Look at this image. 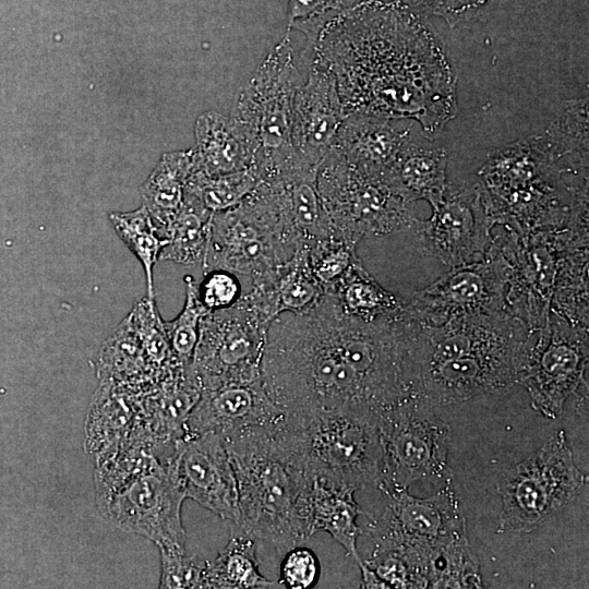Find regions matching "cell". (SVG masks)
<instances>
[{
	"label": "cell",
	"instance_id": "cell-40",
	"mask_svg": "<svg viewBox=\"0 0 589 589\" xmlns=\"http://www.w3.org/2000/svg\"><path fill=\"white\" fill-rule=\"evenodd\" d=\"M160 553L159 588H205V569L208 561L189 556L185 552Z\"/></svg>",
	"mask_w": 589,
	"mask_h": 589
},
{
	"label": "cell",
	"instance_id": "cell-44",
	"mask_svg": "<svg viewBox=\"0 0 589 589\" xmlns=\"http://www.w3.org/2000/svg\"><path fill=\"white\" fill-rule=\"evenodd\" d=\"M361 572V587L368 589L388 588L387 585L369 567L364 564L363 560L358 565Z\"/></svg>",
	"mask_w": 589,
	"mask_h": 589
},
{
	"label": "cell",
	"instance_id": "cell-38",
	"mask_svg": "<svg viewBox=\"0 0 589 589\" xmlns=\"http://www.w3.org/2000/svg\"><path fill=\"white\" fill-rule=\"evenodd\" d=\"M356 244L336 236L309 244L310 265L324 291L335 286L358 257Z\"/></svg>",
	"mask_w": 589,
	"mask_h": 589
},
{
	"label": "cell",
	"instance_id": "cell-17",
	"mask_svg": "<svg viewBox=\"0 0 589 589\" xmlns=\"http://www.w3.org/2000/svg\"><path fill=\"white\" fill-rule=\"evenodd\" d=\"M285 421L286 416L268 397L262 377L226 382L201 388L183 435L214 432L228 441L277 429Z\"/></svg>",
	"mask_w": 589,
	"mask_h": 589
},
{
	"label": "cell",
	"instance_id": "cell-5",
	"mask_svg": "<svg viewBox=\"0 0 589 589\" xmlns=\"http://www.w3.org/2000/svg\"><path fill=\"white\" fill-rule=\"evenodd\" d=\"M173 453L128 445L96 462V502L119 529L153 541L159 551L185 552L181 508L187 498Z\"/></svg>",
	"mask_w": 589,
	"mask_h": 589
},
{
	"label": "cell",
	"instance_id": "cell-22",
	"mask_svg": "<svg viewBox=\"0 0 589 589\" xmlns=\"http://www.w3.org/2000/svg\"><path fill=\"white\" fill-rule=\"evenodd\" d=\"M142 389L99 382L85 423V447L96 462L134 441L142 429Z\"/></svg>",
	"mask_w": 589,
	"mask_h": 589
},
{
	"label": "cell",
	"instance_id": "cell-7",
	"mask_svg": "<svg viewBox=\"0 0 589 589\" xmlns=\"http://www.w3.org/2000/svg\"><path fill=\"white\" fill-rule=\"evenodd\" d=\"M302 82L287 32L259 64L230 113L257 145L254 166L261 181L313 167L297 155L291 144L293 101Z\"/></svg>",
	"mask_w": 589,
	"mask_h": 589
},
{
	"label": "cell",
	"instance_id": "cell-2",
	"mask_svg": "<svg viewBox=\"0 0 589 589\" xmlns=\"http://www.w3.org/2000/svg\"><path fill=\"white\" fill-rule=\"evenodd\" d=\"M587 164L588 110L568 103L542 135L492 152L477 185L496 223H560L587 209L588 182L568 184L564 178Z\"/></svg>",
	"mask_w": 589,
	"mask_h": 589
},
{
	"label": "cell",
	"instance_id": "cell-31",
	"mask_svg": "<svg viewBox=\"0 0 589 589\" xmlns=\"http://www.w3.org/2000/svg\"><path fill=\"white\" fill-rule=\"evenodd\" d=\"M109 220L131 253L141 263L146 280V297L155 299L153 269L167 241L159 235L154 221L142 204L131 212H113Z\"/></svg>",
	"mask_w": 589,
	"mask_h": 589
},
{
	"label": "cell",
	"instance_id": "cell-32",
	"mask_svg": "<svg viewBox=\"0 0 589 589\" xmlns=\"http://www.w3.org/2000/svg\"><path fill=\"white\" fill-rule=\"evenodd\" d=\"M428 588H481L482 577L467 533L436 548L426 561Z\"/></svg>",
	"mask_w": 589,
	"mask_h": 589
},
{
	"label": "cell",
	"instance_id": "cell-11",
	"mask_svg": "<svg viewBox=\"0 0 589 589\" xmlns=\"http://www.w3.org/2000/svg\"><path fill=\"white\" fill-rule=\"evenodd\" d=\"M287 423L299 431L311 471L330 476L357 490L380 482L382 448L376 413L338 409Z\"/></svg>",
	"mask_w": 589,
	"mask_h": 589
},
{
	"label": "cell",
	"instance_id": "cell-16",
	"mask_svg": "<svg viewBox=\"0 0 589 589\" xmlns=\"http://www.w3.org/2000/svg\"><path fill=\"white\" fill-rule=\"evenodd\" d=\"M495 219L479 187L446 191L441 205L428 220L411 227L421 237L424 249L449 267L472 263L485 256Z\"/></svg>",
	"mask_w": 589,
	"mask_h": 589
},
{
	"label": "cell",
	"instance_id": "cell-34",
	"mask_svg": "<svg viewBox=\"0 0 589 589\" xmlns=\"http://www.w3.org/2000/svg\"><path fill=\"white\" fill-rule=\"evenodd\" d=\"M278 312L301 313L310 310L324 293L315 278L309 259V244L278 266L274 281Z\"/></svg>",
	"mask_w": 589,
	"mask_h": 589
},
{
	"label": "cell",
	"instance_id": "cell-36",
	"mask_svg": "<svg viewBox=\"0 0 589 589\" xmlns=\"http://www.w3.org/2000/svg\"><path fill=\"white\" fill-rule=\"evenodd\" d=\"M185 300L181 312L171 321H164L170 349L183 365H191L200 335V324L207 313L199 300L196 281L185 275Z\"/></svg>",
	"mask_w": 589,
	"mask_h": 589
},
{
	"label": "cell",
	"instance_id": "cell-42",
	"mask_svg": "<svg viewBox=\"0 0 589 589\" xmlns=\"http://www.w3.org/2000/svg\"><path fill=\"white\" fill-rule=\"evenodd\" d=\"M279 575L284 588H313L320 579L321 563L311 549L296 545L284 553Z\"/></svg>",
	"mask_w": 589,
	"mask_h": 589
},
{
	"label": "cell",
	"instance_id": "cell-29",
	"mask_svg": "<svg viewBox=\"0 0 589 589\" xmlns=\"http://www.w3.org/2000/svg\"><path fill=\"white\" fill-rule=\"evenodd\" d=\"M326 291L336 297L346 313L366 321L396 317L405 305L369 275L358 257L342 278Z\"/></svg>",
	"mask_w": 589,
	"mask_h": 589
},
{
	"label": "cell",
	"instance_id": "cell-20",
	"mask_svg": "<svg viewBox=\"0 0 589 589\" xmlns=\"http://www.w3.org/2000/svg\"><path fill=\"white\" fill-rule=\"evenodd\" d=\"M356 491L354 486L330 476L311 471L301 497L300 519L304 539L320 531L327 532L359 565L362 558L357 541L363 533L357 521L361 509Z\"/></svg>",
	"mask_w": 589,
	"mask_h": 589
},
{
	"label": "cell",
	"instance_id": "cell-9",
	"mask_svg": "<svg viewBox=\"0 0 589 589\" xmlns=\"http://www.w3.org/2000/svg\"><path fill=\"white\" fill-rule=\"evenodd\" d=\"M564 430L556 431L501 483L498 533L530 532L560 512L586 484Z\"/></svg>",
	"mask_w": 589,
	"mask_h": 589
},
{
	"label": "cell",
	"instance_id": "cell-1",
	"mask_svg": "<svg viewBox=\"0 0 589 589\" xmlns=\"http://www.w3.org/2000/svg\"><path fill=\"white\" fill-rule=\"evenodd\" d=\"M308 48L333 72L346 116L413 120L433 134L456 115V81L440 41L399 4L345 7Z\"/></svg>",
	"mask_w": 589,
	"mask_h": 589
},
{
	"label": "cell",
	"instance_id": "cell-8",
	"mask_svg": "<svg viewBox=\"0 0 589 589\" xmlns=\"http://www.w3.org/2000/svg\"><path fill=\"white\" fill-rule=\"evenodd\" d=\"M333 235L351 242L411 228L413 203L392 177L366 173L329 149L316 170Z\"/></svg>",
	"mask_w": 589,
	"mask_h": 589
},
{
	"label": "cell",
	"instance_id": "cell-30",
	"mask_svg": "<svg viewBox=\"0 0 589 589\" xmlns=\"http://www.w3.org/2000/svg\"><path fill=\"white\" fill-rule=\"evenodd\" d=\"M213 213L184 193L183 203L164 232L167 241L159 261L190 265L202 263L211 237Z\"/></svg>",
	"mask_w": 589,
	"mask_h": 589
},
{
	"label": "cell",
	"instance_id": "cell-6",
	"mask_svg": "<svg viewBox=\"0 0 589 589\" xmlns=\"http://www.w3.org/2000/svg\"><path fill=\"white\" fill-rule=\"evenodd\" d=\"M302 244L272 185L261 181L240 204L213 214L202 267L248 275L254 284L274 278L278 266Z\"/></svg>",
	"mask_w": 589,
	"mask_h": 589
},
{
	"label": "cell",
	"instance_id": "cell-39",
	"mask_svg": "<svg viewBox=\"0 0 589 589\" xmlns=\"http://www.w3.org/2000/svg\"><path fill=\"white\" fill-rule=\"evenodd\" d=\"M344 0H288V32L304 34L308 46L315 43L322 27L345 8Z\"/></svg>",
	"mask_w": 589,
	"mask_h": 589
},
{
	"label": "cell",
	"instance_id": "cell-21",
	"mask_svg": "<svg viewBox=\"0 0 589 589\" xmlns=\"http://www.w3.org/2000/svg\"><path fill=\"white\" fill-rule=\"evenodd\" d=\"M399 120L364 113L347 115L330 149L353 167L375 176L393 178V170L410 128H401Z\"/></svg>",
	"mask_w": 589,
	"mask_h": 589
},
{
	"label": "cell",
	"instance_id": "cell-25",
	"mask_svg": "<svg viewBox=\"0 0 589 589\" xmlns=\"http://www.w3.org/2000/svg\"><path fill=\"white\" fill-rule=\"evenodd\" d=\"M95 369L99 382L134 388H145L157 382L129 314L101 345Z\"/></svg>",
	"mask_w": 589,
	"mask_h": 589
},
{
	"label": "cell",
	"instance_id": "cell-26",
	"mask_svg": "<svg viewBox=\"0 0 589 589\" xmlns=\"http://www.w3.org/2000/svg\"><path fill=\"white\" fill-rule=\"evenodd\" d=\"M446 166L444 147L418 144L410 136L398 156L393 178L409 199L424 200L434 211L447 191Z\"/></svg>",
	"mask_w": 589,
	"mask_h": 589
},
{
	"label": "cell",
	"instance_id": "cell-37",
	"mask_svg": "<svg viewBox=\"0 0 589 589\" xmlns=\"http://www.w3.org/2000/svg\"><path fill=\"white\" fill-rule=\"evenodd\" d=\"M363 562L388 588H428L429 586L422 563L399 548L374 545L371 557Z\"/></svg>",
	"mask_w": 589,
	"mask_h": 589
},
{
	"label": "cell",
	"instance_id": "cell-15",
	"mask_svg": "<svg viewBox=\"0 0 589 589\" xmlns=\"http://www.w3.org/2000/svg\"><path fill=\"white\" fill-rule=\"evenodd\" d=\"M587 362L588 338L584 328L567 323L543 326L519 382L533 409L549 419L560 417L567 398L581 384Z\"/></svg>",
	"mask_w": 589,
	"mask_h": 589
},
{
	"label": "cell",
	"instance_id": "cell-18",
	"mask_svg": "<svg viewBox=\"0 0 589 589\" xmlns=\"http://www.w3.org/2000/svg\"><path fill=\"white\" fill-rule=\"evenodd\" d=\"M173 459L185 496L237 525V479L224 438L214 432L183 435L176 441Z\"/></svg>",
	"mask_w": 589,
	"mask_h": 589
},
{
	"label": "cell",
	"instance_id": "cell-13",
	"mask_svg": "<svg viewBox=\"0 0 589 589\" xmlns=\"http://www.w3.org/2000/svg\"><path fill=\"white\" fill-rule=\"evenodd\" d=\"M271 322L242 297L231 308L207 312L200 324L192 361L201 388L262 377L261 362Z\"/></svg>",
	"mask_w": 589,
	"mask_h": 589
},
{
	"label": "cell",
	"instance_id": "cell-28",
	"mask_svg": "<svg viewBox=\"0 0 589 589\" xmlns=\"http://www.w3.org/2000/svg\"><path fill=\"white\" fill-rule=\"evenodd\" d=\"M279 585L260 572L255 539L232 525L228 543L213 562H207L205 588L267 589Z\"/></svg>",
	"mask_w": 589,
	"mask_h": 589
},
{
	"label": "cell",
	"instance_id": "cell-33",
	"mask_svg": "<svg viewBox=\"0 0 589 589\" xmlns=\"http://www.w3.org/2000/svg\"><path fill=\"white\" fill-rule=\"evenodd\" d=\"M260 182L261 177L255 166L220 176H206L191 170L184 193L215 214L240 204Z\"/></svg>",
	"mask_w": 589,
	"mask_h": 589
},
{
	"label": "cell",
	"instance_id": "cell-12",
	"mask_svg": "<svg viewBox=\"0 0 589 589\" xmlns=\"http://www.w3.org/2000/svg\"><path fill=\"white\" fill-rule=\"evenodd\" d=\"M375 488L381 498L366 513L368 524L362 529L374 545L402 549L419 558L426 570L428 557L436 548L466 532V520L450 483L429 497L380 483Z\"/></svg>",
	"mask_w": 589,
	"mask_h": 589
},
{
	"label": "cell",
	"instance_id": "cell-19",
	"mask_svg": "<svg viewBox=\"0 0 589 589\" xmlns=\"http://www.w3.org/2000/svg\"><path fill=\"white\" fill-rule=\"evenodd\" d=\"M346 117L333 72L310 55L309 73L293 101L291 144L308 165L318 167Z\"/></svg>",
	"mask_w": 589,
	"mask_h": 589
},
{
	"label": "cell",
	"instance_id": "cell-14",
	"mask_svg": "<svg viewBox=\"0 0 589 589\" xmlns=\"http://www.w3.org/2000/svg\"><path fill=\"white\" fill-rule=\"evenodd\" d=\"M513 266L493 242L479 261L450 267L404 305L411 322L437 326L449 320L505 310Z\"/></svg>",
	"mask_w": 589,
	"mask_h": 589
},
{
	"label": "cell",
	"instance_id": "cell-41",
	"mask_svg": "<svg viewBox=\"0 0 589 589\" xmlns=\"http://www.w3.org/2000/svg\"><path fill=\"white\" fill-rule=\"evenodd\" d=\"M197 297L207 312L233 306L242 297V287L236 273L214 268L205 271L196 283Z\"/></svg>",
	"mask_w": 589,
	"mask_h": 589
},
{
	"label": "cell",
	"instance_id": "cell-35",
	"mask_svg": "<svg viewBox=\"0 0 589 589\" xmlns=\"http://www.w3.org/2000/svg\"><path fill=\"white\" fill-rule=\"evenodd\" d=\"M157 381L181 364L173 356L155 299L142 297L129 312Z\"/></svg>",
	"mask_w": 589,
	"mask_h": 589
},
{
	"label": "cell",
	"instance_id": "cell-23",
	"mask_svg": "<svg viewBox=\"0 0 589 589\" xmlns=\"http://www.w3.org/2000/svg\"><path fill=\"white\" fill-rule=\"evenodd\" d=\"M194 134L192 170L220 176L255 165L257 145L248 129L232 115L203 112L195 121Z\"/></svg>",
	"mask_w": 589,
	"mask_h": 589
},
{
	"label": "cell",
	"instance_id": "cell-43",
	"mask_svg": "<svg viewBox=\"0 0 589 589\" xmlns=\"http://www.w3.org/2000/svg\"><path fill=\"white\" fill-rule=\"evenodd\" d=\"M394 2L420 16L433 15L444 19L449 26H455L470 19L485 7L490 0H380Z\"/></svg>",
	"mask_w": 589,
	"mask_h": 589
},
{
	"label": "cell",
	"instance_id": "cell-24",
	"mask_svg": "<svg viewBox=\"0 0 589 589\" xmlns=\"http://www.w3.org/2000/svg\"><path fill=\"white\" fill-rule=\"evenodd\" d=\"M317 167H304L265 180L272 183L281 211L306 244L333 235L316 183Z\"/></svg>",
	"mask_w": 589,
	"mask_h": 589
},
{
	"label": "cell",
	"instance_id": "cell-3",
	"mask_svg": "<svg viewBox=\"0 0 589 589\" xmlns=\"http://www.w3.org/2000/svg\"><path fill=\"white\" fill-rule=\"evenodd\" d=\"M261 375L290 422L338 409L380 410L372 389L330 346L310 310L283 312L271 322Z\"/></svg>",
	"mask_w": 589,
	"mask_h": 589
},
{
	"label": "cell",
	"instance_id": "cell-27",
	"mask_svg": "<svg viewBox=\"0 0 589 589\" xmlns=\"http://www.w3.org/2000/svg\"><path fill=\"white\" fill-rule=\"evenodd\" d=\"M192 166L191 148L165 153L140 188L142 204L163 238L166 227L183 203Z\"/></svg>",
	"mask_w": 589,
	"mask_h": 589
},
{
	"label": "cell",
	"instance_id": "cell-10",
	"mask_svg": "<svg viewBox=\"0 0 589 589\" xmlns=\"http://www.w3.org/2000/svg\"><path fill=\"white\" fill-rule=\"evenodd\" d=\"M434 409L412 396L377 413L382 448L380 484L408 490L418 481L450 483L449 425Z\"/></svg>",
	"mask_w": 589,
	"mask_h": 589
},
{
	"label": "cell",
	"instance_id": "cell-4",
	"mask_svg": "<svg viewBox=\"0 0 589 589\" xmlns=\"http://www.w3.org/2000/svg\"><path fill=\"white\" fill-rule=\"evenodd\" d=\"M225 443L237 479L236 526L281 554L298 545L304 540L300 503L311 473L299 432L285 421Z\"/></svg>",
	"mask_w": 589,
	"mask_h": 589
}]
</instances>
